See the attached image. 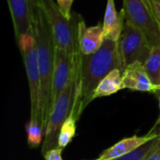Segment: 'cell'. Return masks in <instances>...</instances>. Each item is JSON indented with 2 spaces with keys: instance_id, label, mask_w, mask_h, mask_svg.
I'll use <instances>...</instances> for the list:
<instances>
[{
  "instance_id": "13",
  "label": "cell",
  "mask_w": 160,
  "mask_h": 160,
  "mask_svg": "<svg viewBox=\"0 0 160 160\" xmlns=\"http://www.w3.org/2000/svg\"><path fill=\"white\" fill-rule=\"evenodd\" d=\"M125 12L122 8L117 12L114 0H107V6L103 20V29L105 38L118 41L124 27Z\"/></svg>"
},
{
  "instance_id": "16",
  "label": "cell",
  "mask_w": 160,
  "mask_h": 160,
  "mask_svg": "<svg viewBox=\"0 0 160 160\" xmlns=\"http://www.w3.org/2000/svg\"><path fill=\"white\" fill-rule=\"evenodd\" d=\"M77 118L71 113L61 127L58 136V147L64 149L68 146L76 135Z\"/></svg>"
},
{
  "instance_id": "15",
  "label": "cell",
  "mask_w": 160,
  "mask_h": 160,
  "mask_svg": "<svg viewBox=\"0 0 160 160\" xmlns=\"http://www.w3.org/2000/svg\"><path fill=\"white\" fill-rule=\"evenodd\" d=\"M144 68L155 85L160 82V43L153 46L150 55L143 64Z\"/></svg>"
},
{
  "instance_id": "8",
  "label": "cell",
  "mask_w": 160,
  "mask_h": 160,
  "mask_svg": "<svg viewBox=\"0 0 160 160\" xmlns=\"http://www.w3.org/2000/svg\"><path fill=\"white\" fill-rule=\"evenodd\" d=\"M79 53H69L64 49L55 47L54 68L52 81V106L58 96L69 83L79 60Z\"/></svg>"
},
{
  "instance_id": "25",
  "label": "cell",
  "mask_w": 160,
  "mask_h": 160,
  "mask_svg": "<svg viewBox=\"0 0 160 160\" xmlns=\"http://www.w3.org/2000/svg\"><path fill=\"white\" fill-rule=\"evenodd\" d=\"M159 84H160V82H159Z\"/></svg>"
},
{
  "instance_id": "9",
  "label": "cell",
  "mask_w": 160,
  "mask_h": 160,
  "mask_svg": "<svg viewBox=\"0 0 160 160\" xmlns=\"http://www.w3.org/2000/svg\"><path fill=\"white\" fill-rule=\"evenodd\" d=\"M10 10L17 42L33 30L32 0H7Z\"/></svg>"
},
{
  "instance_id": "21",
  "label": "cell",
  "mask_w": 160,
  "mask_h": 160,
  "mask_svg": "<svg viewBox=\"0 0 160 160\" xmlns=\"http://www.w3.org/2000/svg\"><path fill=\"white\" fill-rule=\"evenodd\" d=\"M145 160H160V138Z\"/></svg>"
},
{
  "instance_id": "19",
  "label": "cell",
  "mask_w": 160,
  "mask_h": 160,
  "mask_svg": "<svg viewBox=\"0 0 160 160\" xmlns=\"http://www.w3.org/2000/svg\"><path fill=\"white\" fill-rule=\"evenodd\" d=\"M74 0H56V4L61 10V12L68 19L72 17L71 15V8Z\"/></svg>"
},
{
  "instance_id": "22",
  "label": "cell",
  "mask_w": 160,
  "mask_h": 160,
  "mask_svg": "<svg viewBox=\"0 0 160 160\" xmlns=\"http://www.w3.org/2000/svg\"><path fill=\"white\" fill-rule=\"evenodd\" d=\"M150 1L152 4L155 17L157 19V22H158L160 28V0H150Z\"/></svg>"
},
{
  "instance_id": "17",
  "label": "cell",
  "mask_w": 160,
  "mask_h": 160,
  "mask_svg": "<svg viewBox=\"0 0 160 160\" xmlns=\"http://www.w3.org/2000/svg\"><path fill=\"white\" fill-rule=\"evenodd\" d=\"M26 133H27V143L30 148H37L40 145L43 136H44V130L42 126L38 121L32 120L26 124L25 126Z\"/></svg>"
},
{
  "instance_id": "11",
  "label": "cell",
  "mask_w": 160,
  "mask_h": 160,
  "mask_svg": "<svg viewBox=\"0 0 160 160\" xmlns=\"http://www.w3.org/2000/svg\"><path fill=\"white\" fill-rule=\"evenodd\" d=\"M105 40L103 24L95 26H86L83 20L79 22L78 42L80 52L84 55H89L96 52Z\"/></svg>"
},
{
  "instance_id": "6",
  "label": "cell",
  "mask_w": 160,
  "mask_h": 160,
  "mask_svg": "<svg viewBox=\"0 0 160 160\" xmlns=\"http://www.w3.org/2000/svg\"><path fill=\"white\" fill-rule=\"evenodd\" d=\"M125 22L142 30L152 46L160 43V28L150 0H123Z\"/></svg>"
},
{
  "instance_id": "18",
  "label": "cell",
  "mask_w": 160,
  "mask_h": 160,
  "mask_svg": "<svg viewBox=\"0 0 160 160\" xmlns=\"http://www.w3.org/2000/svg\"><path fill=\"white\" fill-rule=\"evenodd\" d=\"M159 138L160 136L149 141L148 142L142 144V146L138 147L137 149H135L126 155H123L119 158H116L112 160H145L147 156L149 155V153L154 148V146L157 144Z\"/></svg>"
},
{
  "instance_id": "4",
  "label": "cell",
  "mask_w": 160,
  "mask_h": 160,
  "mask_svg": "<svg viewBox=\"0 0 160 160\" xmlns=\"http://www.w3.org/2000/svg\"><path fill=\"white\" fill-rule=\"evenodd\" d=\"M48 19L53 37L55 47L61 48L69 53H79L78 32L81 16L74 14L70 19L67 18L59 9L53 0H38Z\"/></svg>"
},
{
  "instance_id": "2",
  "label": "cell",
  "mask_w": 160,
  "mask_h": 160,
  "mask_svg": "<svg viewBox=\"0 0 160 160\" xmlns=\"http://www.w3.org/2000/svg\"><path fill=\"white\" fill-rule=\"evenodd\" d=\"M33 32L40 75V124L45 132L52 108L55 44L48 19L38 1L33 4Z\"/></svg>"
},
{
  "instance_id": "7",
  "label": "cell",
  "mask_w": 160,
  "mask_h": 160,
  "mask_svg": "<svg viewBox=\"0 0 160 160\" xmlns=\"http://www.w3.org/2000/svg\"><path fill=\"white\" fill-rule=\"evenodd\" d=\"M118 44L121 58L126 68L135 62L144 64L153 48L146 35L127 22L124 23Z\"/></svg>"
},
{
  "instance_id": "20",
  "label": "cell",
  "mask_w": 160,
  "mask_h": 160,
  "mask_svg": "<svg viewBox=\"0 0 160 160\" xmlns=\"http://www.w3.org/2000/svg\"><path fill=\"white\" fill-rule=\"evenodd\" d=\"M62 151L63 149L62 148H54V149H52L48 152H46L43 157H44V159L45 160H64L62 158Z\"/></svg>"
},
{
  "instance_id": "14",
  "label": "cell",
  "mask_w": 160,
  "mask_h": 160,
  "mask_svg": "<svg viewBox=\"0 0 160 160\" xmlns=\"http://www.w3.org/2000/svg\"><path fill=\"white\" fill-rule=\"evenodd\" d=\"M122 78L123 72L120 69H113L111 71L98 85L94 94L93 100L101 97H108L122 90Z\"/></svg>"
},
{
  "instance_id": "1",
  "label": "cell",
  "mask_w": 160,
  "mask_h": 160,
  "mask_svg": "<svg viewBox=\"0 0 160 160\" xmlns=\"http://www.w3.org/2000/svg\"><path fill=\"white\" fill-rule=\"evenodd\" d=\"M126 69L121 58L118 41L105 38L94 53L80 57V80L77 100L72 114L79 119L86 106L93 101V94L99 82L113 69Z\"/></svg>"
},
{
  "instance_id": "10",
  "label": "cell",
  "mask_w": 160,
  "mask_h": 160,
  "mask_svg": "<svg viewBox=\"0 0 160 160\" xmlns=\"http://www.w3.org/2000/svg\"><path fill=\"white\" fill-rule=\"evenodd\" d=\"M122 87L123 89L128 88L140 92H158V85L152 82L143 64L141 62H135L126 68L122 78Z\"/></svg>"
},
{
  "instance_id": "23",
  "label": "cell",
  "mask_w": 160,
  "mask_h": 160,
  "mask_svg": "<svg viewBox=\"0 0 160 160\" xmlns=\"http://www.w3.org/2000/svg\"><path fill=\"white\" fill-rule=\"evenodd\" d=\"M158 91H160V84L158 85ZM159 111H160V97H159ZM160 118V116H159Z\"/></svg>"
},
{
  "instance_id": "24",
  "label": "cell",
  "mask_w": 160,
  "mask_h": 160,
  "mask_svg": "<svg viewBox=\"0 0 160 160\" xmlns=\"http://www.w3.org/2000/svg\"><path fill=\"white\" fill-rule=\"evenodd\" d=\"M158 125H160V118H158V122H157V126H158Z\"/></svg>"
},
{
  "instance_id": "5",
  "label": "cell",
  "mask_w": 160,
  "mask_h": 160,
  "mask_svg": "<svg viewBox=\"0 0 160 160\" xmlns=\"http://www.w3.org/2000/svg\"><path fill=\"white\" fill-rule=\"evenodd\" d=\"M23 58L30 92V119L40 123V75L33 30L18 41ZM41 125V124H40Z\"/></svg>"
},
{
  "instance_id": "12",
  "label": "cell",
  "mask_w": 160,
  "mask_h": 160,
  "mask_svg": "<svg viewBox=\"0 0 160 160\" xmlns=\"http://www.w3.org/2000/svg\"><path fill=\"white\" fill-rule=\"evenodd\" d=\"M160 133L158 132H149L144 136H132L129 138H125L122 141L118 142L114 145L106 149L102 154L95 160H112L119 158L123 155H126L142 144L148 142L149 141L159 137Z\"/></svg>"
},
{
  "instance_id": "3",
  "label": "cell",
  "mask_w": 160,
  "mask_h": 160,
  "mask_svg": "<svg viewBox=\"0 0 160 160\" xmlns=\"http://www.w3.org/2000/svg\"><path fill=\"white\" fill-rule=\"evenodd\" d=\"M80 57L81 52L72 79L62 91V93L58 96L52 108L44 132V142L41 150L43 155L46 152L58 147V136L61 127L73 112L79 91Z\"/></svg>"
}]
</instances>
